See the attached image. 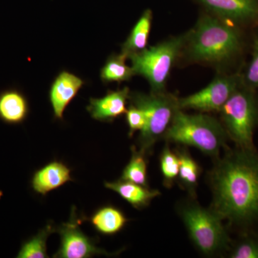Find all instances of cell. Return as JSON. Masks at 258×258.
Segmentation results:
<instances>
[{
  "label": "cell",
  "instance_id": "cell-21",
  "mask_svg": "<svg viewBox=\"0 0 258 258\" xmlns=\"http://www.w3.org/2000/svg\"><path fill=\"white\" fill-rule=\"evenodd\" d=\"M54 232V227L51 225H47L33 238L23 244L19 252L18 257H48L47 254L46 242L49 236Z\"/></svg>",
  "mask_w": 258,
  "mask_h": 258
},
{
  "label": "cell",
  "instance_id": "cell-14",
  "mask_svg": "<svg viewBox=\"0 0 258 258\" xmlns=\"http://www.w3.org/2000/svg\"><path fill=\"white\" fill-rule=\"evenodd\" d=\"M222 18L241 21L254 18L258 13L254 0H198Z\"/></svg>",
  "mask_w": 258,
  "mask_h": 258
},
{
  "label": "cell",
  "instance_id": "cell-2",
  "mask_svg": "<svg viewBox=\"0 0 258 258\" xmlns=\"http://www.w3.org/2000/svg\"><path fill=\"white\" fill-rule=\"evenodd\" d=\"M163 139L196 148L206 155L217 158L226 147L227 134L223 125L206 114H187L178 109Z\"/></svg>",
  "mask_w": 258,
  "mask_h": 258
},
{
  "label": "cell",
  "instance_id": "cell-7",
  "mask_svg": "<svg viewBox=\"0 0 258 258\" xmlns=\"http://www.w3.org/2000/svg\"><path fill=\"white\" fill-rule=\"evenodd\" d=\"M227 135L242 149H253L257 108L253 97L236 90L220 111Z\"/></svg>",
  "mask_w": 258,
  "mask_h": 258
},
{
  "label": "cell",
  "instance_id": "cell-9",
  "mask_svg": "<svg viewBox=\"0 0 258 258\" xmlns=\"http://www.w3.org/2000/svg\"><path fill=\"white\" fill-rule=\"evenodd\" d=\"M79 220L76 218L75 210H72L71 220L67 223L62 224L57 229L60 235V249L54 257L60 258H88L96 254H114L109 253L96 247L89 237L81 230Z\"/></svg>",
  "mask_w": 258,
  "mask_h": 258
},
{
  "label": "cell",
  "instance_id": "cell-15",
  "mask_svg": "<svg viewBox=\"0 0 258 258\" xmlns=\"http://www.w3.org/2000/svg\"><path fill=\"white\" fill-rule=\"evenodd\" d=\"M179 157V172L177 181L180 186L189 193L191 198L196 197L199 179L201 174V167L194 159L186 148L175 149Z\"/></svg>",
  "mask_w": 258,
  "mask_h": 258
},
{
  "label": "cell",
  "instance_id": "cell-20",
  "mask_svg": "<svg viewBox=\"0 0 258 258\" xmlns=\"http://www.w3.org/2000/svg\"><path fill=\"white\" fill-rule=\"evenodd\" d=\"M132 158L123 169L120 179L148 186L147 160L146 154L132 147Z\"/></svg>",
  "mask_w": 258,
  "mask_h": 258
},
{
  "label": "cell",
  "instance_id": "cell-10",
  "mask_svg": "<svg viewBox=\"0 0 258 258\" xmlns=\"http://www.w3.org/2000/svg\"><path fill=\"white\" fill-rule=\"evenodd\" d=\"M84 81L76 75L62 71L51 86L50 101L54 115L57 119H62L66 107L74 99Z\"/></svg>",
  "mask_w": 258,
  "mask_h": 258
},
{
  "label": "cell",
  "instance_id": "cell-12",
  "mask_svg": "<svg viewBox=\"0 0 258 258\" xmlns=\"http://www.w3.org/2000/svg\"><path fill=\"white\" fill-rule=\"evenodd\" d=\"M71 180V169L63 163L52 161L35 173L32 185L37 193L45 196Z\"/></svg>",
  "mask_w": 258,
  "mask_h": 258
},
{
  "label": "cell",
  "instance_id": "cell-17",
  "mask_svg": "<svg viewBox=\"0 0 258 258\" xmlns=\"http://www.w3.org/2000/svg\"><path fill=\"white\" fill-rule=\"evenodd\" d=\"M152 21V11L149 9L145 10L132 29L128 38L122 45L121 52L128 57L131 54L140 52L147 48Z\"/></svg>",
  "mask_w": 258,
  "mask_h": 258
},
{
  "label": "cell",
  "instance_id": "cell-24",
  "mask_svg": "<svg viewBox=\"0 0 258 258\" xmlns=\"http://www.w3.org/2000/svg\"><path fill=\"white\" fill-rule=\"evenodd\" d=\"M125 114L129 128V137H132L137 131L142 132L143 130L147 120L146 115L141 108L131 103Z\"/></svg>",
  "mask_w": 258,
  "mask_h": 258
},
{
  "label": "cell",
  "instance_id": "cell-25",
  "mask_svg": "<svg viewBox=\"0 0 258 258\" xmlns=\"http://www.w3.org/2000/svg\"><path fill=\"white\" fill-rule=\"evenodd\" d=\"M247 81L253 86H258V37L254 42L253 56L246 75Z\"/></svg>",
  "mask_w": 258,
  "mask_h": 258
},
{
  "label": "cell",
  "instance_id": "cell-22",
  "mask_svg": "<svg viewBox=\"0 0 258 258\" xmlns=\"http://www.w3.org/2000/svg\"><path fill=\"white\" fill-rule=\"evenodd\" d=\"M159 160L164 185L166 188L172 187L179 176V157L175 151L172 152L169 146L166 144L161 152Z\"/></svg>",
  "mask_w": 258,
  "mask_h": 258
},
{
  "label": "cell",
  "instance_id": "cell-11",
  "mask_svg": "<svg viewBox=\"0 0 258 258\" xmlns=\"http://www.w3.org/2000/svg\"><path fill=\"white\" fill-rule=\"evenodd\" d=\"M130 91L125 87L115 91H108L101 98H91L87 107L91 117L100 121H112L127 111L126 103Z\"/></svg>",
  "mask_w": 258,
  "mask_h": 258
},
{
  "label": "cell",
  "instance_id": "cell-5",
  "mask_svg": "<svg viewBox=\"0 0 258 258\" xmlns=\"http://www.w3.org/2000/svg\"><path fill=\"white\" fill-rule=\"evenodd\" d=\"M131 103L144 111L146 125L138 139L139 150L146 155L152 152L154 144L163 137L172 121L178 106V98L164 92L146 94L130 93Z\"/></svg>",
  "mask_w": 258,
  "mask_h": 258
},
{
  "label": "cell",
  "instance_id": "cell-1",
  "mask_svg": "<svg viewBox=\"0 0 258 258\" xmlns=\"http://www.w3.org/2000/svg\"><path fill=\"white\" fill-rule=\"evenodd\" d=\"M211 210L237 227L258 222V154L254 149L227 150L208 175Z\"/></svg>",
  "mask_w": 258,
  "mask_h": 258
},
{
  "label": "cell",
  "instance_id": "cell-16",
  "mask_svg": "<svg viewBox=\"0 0 258 258\" xmlns=\"http://www.w3.org/2000/svg\"><path fill=\"white\" fill-rule=\"evenodd\" d=\"M128 221L124 214L113 206L99 209L91 218V223L96 230L106 235L118 233Z\"/></svg>",
  "mask_w": 258,
  "mask_h": 258
},
{
  "label": "cell",
  "instance_id": "cell-8",
  "mask_svg": "<svg viewBox=\"0 0 258 258\" xmlns=\"http://www.w3.org/2000/svg\"><path fill=\"white\" fill-rule=\"evenodd\" d=\"M237 89V80L232 76L217 78L201 91L178 98L179 109L219 111Z\"/></svg>",
  "mask_w": 258,
  "mask_h": 258
},
{
  "label": "cell",
  "instance_id": "cell-23",
  "mask_svg": "<svg viewBox=\"0 0 258 258\" xmlns=\"http://www.w3.org/2000/svg\"><path fill=\"white\" fill-rule=\"evenodd\" d=\"M230 257L258 258V238L247 237L240 241L231 250Z\"/></svg>",
  "mask_w": 258,
  "mask_h": 258
},
{
  "label": "cell",
  "instance_id": "cell-19",
  "mask_svg": "<svg viewBox=\"0 0 258 258\" xmlns=\"http://www.w3.org/2000/svg\"><path fill=\"white\" fill-rule=\"evenodd\" d=\"M126 59H128V57L123 52H120L118 55L110 56L101 69L102 81L103 83H121L129 81L135 76L133 68L125 63Z\"/></svg>",
  "mask_w": 258,
  "mask_h": 258
},
{
  "label": "cell",
  "instance_id": "cell-4",
  "mask_svg": "<svg viewBox=\"0 0 258 258\" xmlns=\"http://www.w3.org/2000/svg\"><path fill=\"white\" fill-rule=\"evenodd\" d=\"M189 39L190 55L200 62H224L235 55L240 46L237 32L210 16L200 19Z\"/></svg>",
  "mask_w": 258,
  "mask_h": 258
},
{
  "label": "cell",
  "instance_id": "cell-13",
  "mask_svg": "<svg viewBox=\"0 0 258 258\" xmlns=\"http://www.w3.org/2000/svg\"><path fill=\"white\" fill-rule=\"evenodd\" d=\"M105 186L119 195L120 198L137 210L147 208L154 199L161 195L159 190L150 189L148 186L121 179L106 182Z\"/></svg>",
  "mask_w": 258,
  "mask_h": 258
},
{
  "label": "cell",
  "instance_id": "cell-18",
  "mask_svg": "<svg viewBox=\"0 0 258 258\" xmlns=\"http://www.w3.org/2000/svg\"><path fill=\"white\" fill-rule=\"evenodd\" d=\"M28 113V103L23 95L9 91L0 96V117L8 123L21 122Z\"/></svg>",
  "mask_w": 258,
  "mask_h": 258
},
{
  "label": "cell",
  "instance_id": "cell-3",
  "mask_svg": "<svg viewBox=\"0 0 258 258\" xmlns=\"http://www.w3.org/2000/svg\"><path fill=\"white\" fill-rule=\"evenodd\" d=\"M178 212L200 253L214 257L230 249L231 240L223 220L211 209L203 208L192 198L180 204Z\"/></svg>",
  "mask_w": 258,
  "mask_h": 258
},
{
  "label": "cell",
  "instance_id": "cell-6",
  "mask_svg": "<svg viewBox=\"0 0 258 258\" xmlns=\"http://www.w3.org/2000/svg\"><path fill=\"white\" fill-rule=\"evenodd\" d=\"M189 35L173 37L150 48L131 54L136 75L143 76L149 81L152 92H163L173 64L187 41Z\"/></svg>",
  "mask_w": 258,
  "mask_h": 258
}]
</instances>
